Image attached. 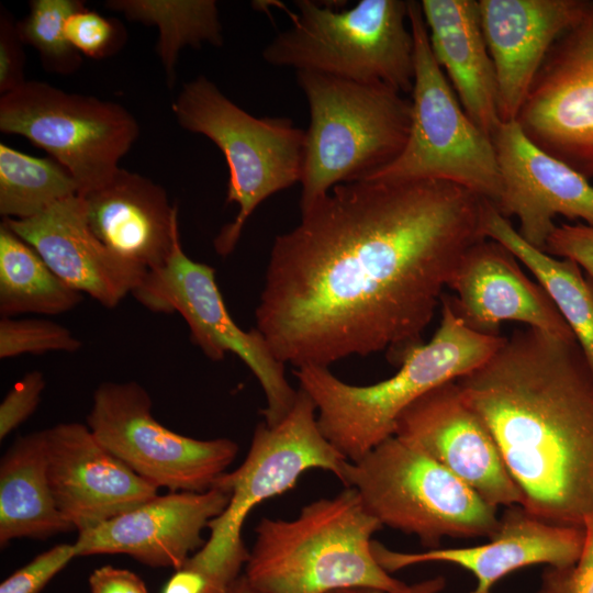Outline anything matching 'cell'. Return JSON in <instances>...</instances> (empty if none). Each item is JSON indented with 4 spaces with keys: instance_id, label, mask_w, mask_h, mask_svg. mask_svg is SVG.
Instances as JSON below:
<instances>
[{
    "instance_id": "cell-1",
    "label": "cell",
    "mask_w": 593,
    "mask_h": 593,
    "mask_svg": "<svg viewBox=\"0 0 593 593\" xmlns=\"http://www.w3.org/2000/svg\"><path fill=\"white\" fill-rule=\"evenodd\" d=\"M485 199L440 180L334 187L272 244L256 328L278 360L328 367L423 344L465 253L484 239Z\"/></svg>"
},
{
    "instance_id": "cell-2",
    "label": "cell",
    "mask_w": 593,
    "mask_h": 593,
    "mask_svg": "<svg viewBox=\"0 0 593 593\" xmlns=\"http://www.w3.org/2000/svg\"><path fill=\"white\" fill-rule=\"evenodd\" d=\"M456 381L496 440L521 506L583 527L593 516V376L577 340L516 329Z\"/></svg>"
},
{
    "instance_id": "cell-3",
    "label": "cell",
    "mask_w": 593,
    "mask_h": 593,
    "mask_svg": "<svg viewBox=\"0 0 593 593\" xmlns=\"http://www.w3.org/2000/svg\"><path fill=\"white\" fill-rule=\"evenodd\" d=\"M441 318L426 344L412 349L398 371L367 385L349 384L328 367L304 366L293 373L315 404L324 437L348 460L356 461L394 435L399 416L428 391L470 373L504 344L466 326L448 296L440 300Z\"/></svg>"
},
{
    "instance_id": "cell-4",
    "label": "cell",
    "mask_w": 593,
    "mask_h": 593,
    "mask_svg": "<svg viewBox=\"0 0 593 593\" xmlns=\"http://www.w3.org/2000/svg\"><path fill=\"white\" fill-rule=\"evenodd\" d=\"M383 526L353 488L301 508L293 519L264 517L243 573L261 593H328L366 586L399 590L376 560L372 535Z\"/></svg>"
},
{
    "instance_id": "cell-5",
    "label": "cell",
    "mask_w": 593,
    "mask_h": 593,
    "mask_svg": "<svg viewBox=\"0 0 593 593\" xmlns=\"http://www.w3.org/2000/svg\"><path fill=\"white\" fill-rule=\"evenodd\" d=\"M310 112L301 178V212L334 187L391 163L410 130L411 100L381 83L296 71Z\"/></svg>"
},
{
    "instance_id": "cell-6",
    "label": "cell",
    "mask_w": 593,
    "mask_h": 593,
    "mask_svg": "<svg viewBox=\"0 0 593 593\" xmlns=\"http://www.w3.org/2000/svg\"><path fill=\"white\" fill-rule=\"evenodd\" d=\"M347 461L324 437L315 404L299 389L288 415L273 426L258 424L242 465L215 481L213 486L230 493L228 504L209 523L204 545L183 564L203 573L216 593H222L248 560L242 537L248 514L294 488L307 470L329 471L342 481Z\"/></svg>"
},
{
    "instance_id": "cell-7",
    "label": "cell",
    "mask_w": 593,
    "mask_h": 593,
    "mask_svg": "<svg viewBox=\"0 0 593 593\" xmlns=\"http://www.w3.org/2000/svg\"><path fill=\"white\" fill-rule=\"evenodd\" d=\"M291 26L262 51L266 63L296 71L381 82L411 93L415 48L409 1L361 0L334 10L311 0L295 1Z\"/></svg>"
},
{
    "instance_id": "cell-8",
    "label": "cell",
    "mask_w": 593,
    "mask_h": 593,
    "mask_svg": "<svg viewBox=\"0 0 593 593\" xmlns=\"http://www.w3.org/2000/svg\"><path fill=\"white\" fill-rule=\"evenodd\" d=\"M342 482L358 492L382 526L416 536L430 549L445 537H491L499 525L496 507L394 435L360 459L347 461Z\"/></svg>"
},
{
    "instance_id": "cell-9",
    "label": "cell",
    "mask_w": 593,
    "mask_h": 593,
    "mask_svg": "<svg viewBox=\"0 0 593 593\" xmlns=\"http://www.w3.org/2000/svg\"><path fill=\"white\" fill-rule=\"evenodd\" d=\"M179 125L204 135L222 152L228 167L226 202L238 212L214 239L230 255L256 208L272 194L300 183L305 131L289 118H257L230 100L204 76L183 85L172 103Z\"/></svg>"
},
{
    "instance_id": "cell-10",
    "label": "cell",
    "mask_w": 593,
    "mask_h": 593,
    "mask_svg": "<svg viewBox=\"0 0 593 593\" xmlns=\"http://www.w3.org/2000/svg\"><path fill=\"white\" fill-rule=\"evenodd\" d=\"M409 18L415 48L409 135L391 163L363 179L448 181L496 205L502 183L493 141L468 116L436 61L419 1H409Z\"/></svg>"
},
{
    "instance_id": "cell-11",
    "label": "cell",
    "mask_w": 593,
    "mask_h": 593,
    "mask_svg": "<svg viewBox=\"0 0 593 593\" xmlns=\"http://www.w3.org/2000/svg\"><path fill=\"white\" fill-rule=\"evenodd\" d=\"M0 131L46 150L72 176L83 197L114 176L139 126L118 103L26 80L1 94Z\"/></svg>"
},
{
    "instance_id": "cell-12",
    "label": "cell",
    "mask_w": 593,
    "mask_h": 593,
    "mask_svg": "<svg viewBox=\"0 0 593 593\" xmlns=\"http://www.w3.org/2000/svg\"><path fill=\"white\" fill-rule=\"evenodd\" d=\"M132 295L154 313H178L187 323L191 342L210 359L234 354L261 385L267 405L265 423L273 426L291 411L295 391L286 378L284 363L276 358L262 334L244 331L232 318L213 267L188 257L180 238L167 261L147 271Z\"/></svg>"
},
{
    "instance_id": "cell-13",
    "label": "cell",
    "mask_w": 593,
    "mask_h": 593,
    "mask_svg": "<svg viewBox=\"0 0 593 593\" xmlns=\"http://www.w3.org/2000/svg\"><path fill=\"white\" fill-rule=\"evenodd\" d=\"M87 425L137 475L169 492L212 489L238 452L230 438L197 439L164 426L152 414L149 394L134 381L101 383Z\"/></svg>"
},
{
    "instance_id": "cell-14",
    "label": "cell",
    "mask_w": 593,
    "mask_h": 593,
    "mask_svg": "<svg viewBox=\"0 0 593 593\" xmlns=\"http://www.w3.org/2000/svg\"><path fill=\"white\" fill-rule=\"evenodd\" d=\"M515 121L542 150L593 178V1L551 47Z\"/></svg>"
},
{
    "instance_id": "cell-15",
    "label": "cell",
    "mask_w": 593,
    "mask_h": 593,
    "mask_svg": "<svg viewBox=\"0 0 593 593\" xmlns=\"http://www.w3.org/2000/svg\"><path fill=\"white\" fill-rule=\"evenodd\" d=\"M394 436L438 461L492 506L522 505V493L496 440L456 380L428 391L404 410Z\"/></svg>"
},
{
    "instance_id": "cell-16",
    "label": "cell",
    "mask_w": 593,
    "mask_h": 593,
    "mask_svg": "<svg viewBox=\"0 0 593 593\" xmlns=\"http://www.w3.org/2000/svg\"><path fill=\"white\" fill-rule=\"evenodd\" d=\"M502 192L496 210L515 215L519 235L546 249L561 215L593 226V186L583 175L533 143L516 121L502 122L492 136Z\"/></svg>"
},
{
    "instance_id": "cell-17",
    "label": "cell",
    "mask_w": 593,
    "mask_h": 593,
    "mask_svg": "<svg viewBox=\"0 0 593 593\" xmlns=\"http://www.w3.org/2000/svg\"><path fill=\"white\" fill-rule=\"evenodd\" d=\"M42 434L49 485L74 529L92 528L158 494L100 444L88 425L60 423Z\"/></svg>"
},
{
    "instance_id": "cell-18",
    "label": "cell",
    "mask_w": 593,
    "mask_h": 593,
    "mask_svg": "<svg viewBox=\"0 0 593 593\" xmlns=\"http://www.w3.org/2000/svg\"><path fill=\"white\" fill-rule=\"evenodd\" d=\"M228 501L230 493L215 486L205 492L157 494L78 532L74 542L77 557L119 553L148 567L178 569L204 545L202 532Z\"/></svg>"
},
{
    "instance_id": "cell-19",
    "label": "cell",
    "mask_w": 593,
    "mask_h": 593,
    "mask_svg": "<svg viewBox=\"0 0 593 593\" xmlns=\"http://www.w3.org/2000/svg\"><path fill=\"white\" fill-rule=\"evenodd\" d=\"M448 288L456 315L470 329L501 336L505 322H517L567 340L575 337L552 300L529 279L515 255L501 243L484 238L460 259Z\"/></svg>"
},
{
    "instance_id": "cell-20",
    "label": "cell",
    "mask_w": 593,
    "mask_h": 593,
    "mask_svg": "<svg viewBox=\"0 0 593 593\" xmlns=\"http://www.w3.org/2000/svg\"><path fill=\"white\" fill-rule=\"evenodd\" d=\"M584 535V527L551 524L513 505L505 507L489 541L479 546L402 552L373 540L372 551L389 573L426 562L457 564L477 579L475 589L469 593H492L496 582L518 569L573 564L581 555Z\"/></svg>"
},
{
    "instance_id": "cell-21",
    "label": "cell",
    "mask_w": 593,
    "mask_h": 593,
    "mask_svg": "<svg viewBox=\"0 0 593 593\" xmlns=\"http://www.w3.org/2000/svg\"><path fill=\"white\" fill-rule=\"evenodd\" d=\"M70 288L114 307L142 282L146 270L110 250L92 232L85 199L71 195L40 214L3 219Z\"/></svg>"
},
{
    "instance_id": "cell-22",
    "label": "cell",
    "mask_w": 593,
    "mask_h": 593,
    "mask_svg": "<svg viewBox=\"0 0 593 593\" xmlns=\"http://www.w3.org/2000/svg\"><path fill=\"white\" fill-rule=\"evenodd\" d=\"M493 61L501 122L515 121L557 40L584 15L589 0H479Z\"/></svg>"
},
{
    "instance_id": "cell-23",
    "label": "cell",
    "mask_w": 593,
    "mask_h": 593,
    "mask_svg": "<svg viewBox=\"0 0 593 593\" xmlns=\"http://www.w3.org/2000/svg\"><path fill=\"white\" fill-rule=\"evenodd\" d=\"M82 198L92 232L110 250L146 271L167 261L180 234L178 209L163 187L119 168Z\"/></svg>"
},
{
    "instance_id": "cell-24",
    "label": "cell",
    "mask_w": 593,
    "mask_h": 593,
    "mask_svg": "<svg viewBox=\"0 0 593 593\" xmlns=\"http://www.w3.org/2000/svg\"><path fill=\"white\" fill-rule=\"evenodd\" d=\"M433 55L468 116L491 138L501 125L495 70L475 0H422Z\"/></svg>"
},
{
    "instance_id": "cell-25",
    "label": "cell",
    "mask_w": 593,
    "mask_h": 593,
    "mask_svg": "<svg viewBox=\"0 0 593 593\" xmlns=\"http://www.w3.org/2000/svg\"><path fill=\"white\" fill-rule=\"evenodd\" d=\"M74 528L59 512L47 477L42 430L18 437L0 462V545L44 539Z\"/></svg>"
},
{
    "instance_id": "cell-26",
    "label": "cell",
    "mask_w": 593,
    "mask_h": 593,
    "mask_svg": "<svg viewBox=\"0 0 593 593\" xmlns=\"http://www.w3.org/2000/svg\"><path fill=\"white\" fill-rule=\"evenodd\" d=\"M482 232L510 249L546 290L571 328L593 376V280L573 260L528 244L496 208L485 201Z\"/></svg>"
},
{
    "instance_id": "cell-27",
    "label": "cell",
    "mask_w": 593,
    "mask_h": 593,
    "mask_svg": "<svg viewBox=\"0 0 593 593\" xmlns=\"http://www.w3.org/2000/svg\"><path fill=\"white\" fill-rule=\"evenodd\" d=\"M82 294L66 284L26 242L0 225V313L56 315L68 312Z\"/></svg>"
},
{
    "instance_id": "cell-28",
    "label": "cell",
    "mask_w": 593,
    "mask_h": 593,
    "mask_svg": "<svg viewBox=\"0 0 593 593\" xmlns=\"http://www.w3.org/2000/svg\"><path fill=\"white\" fill-rule=\"evenodd\" d=\"M105 7L126 19L156 25V52L169 86L175 82L179 52L184 46H222L224 38L217 3L214 0H110Z\"/></svg>"
},
{
    "instance_id": "cell-29",
    "label": "cell",
    "mask_w": 593,
    "mask_h": 593,
    "mask_svg": "<svg viewBox=\"0 0 593 593\" xmlns=\"http://www.w3.org/2000/svg\"><path fill=\"white\" fill-rule=\"evenodd\" d=\"M72 176L55 159L38 158L0 144V214L25 220L78 194Z\"/></svg>"
},
{
    "instance_id": "cell-30",
    "label": "cell",
    "mask_w": 593,
    "mask_h": 593,
    "mask_svg": "<svg viewBox=\"0 0 593 593\" xmlns=\"http://www.w3.org/2000/svg\"><path fill=\"white\" fill-rule=\"evenodd\" d=\"M80 0H33L26 18L18 22L20 37L33 46L44 68L59 75L75 72L81 55L70 45L65 34L67 19L85 9Z\"/></svg>"
},
{
    "instance_id": "cell-31",
    "label": "cell",
    "mask_w": 593,
    "mask_h": 593,
    "mask_svg": "<svg viewBox=\"0 0 593 593\" xmlns=\"http://www.w3.org/2000/svg\"><path fill=\"white\" fill-rule=\"evenodd\" d=\"M81 342L65 326L44 318L0 320V358L41 355L51 351L75 353Z\"/></svg>"
},
{
    "instance_id": "cell-32",
    "label": "cell",
    "mask_w": 593,
    "mask_h": 593,
    "mask_svg": "<svg viewBox=\"0 0 593 593\" xmlns=\"http://www.w3.org/2000/svg\"><path fill=\"white\" fill-rule=\"evenodd\" d=\"M65 34L80 55L94 59L113 54L125 41L124 29L116 20L86 8L67 19Z\"/></svg>"
},
{
    "instance_id": "cell-33",
    "label": "cell",
    "mask_w": 593,
    "mask_h": 593,
    "mask_svg": "<svg viewBox=\"0 0 593 593\" xmlns=\"http://www.w3.org/2000/svg\"><path fill=\"white\" fill-rule=\"evenodd\" d=\"M74 558V544L56 545L5 578L0 593H40Z\"/></svg>"
},
{
    "instance_id": "cell-34",
    "label": "cell",
    "mask_w": 593,
    "mask_h": 593,
    "mask_svg": "<svg viewBox=\"0 0 593 593\" xmlns=\"http://www.w3.org/2000/svg\"><path fill=\"white\" fill-rule=\"evenodd\" d=\"M584 542L578 560L568 567H548L540 593H593V516L583 525Z\"/></svg>"
},
{
    "instance_id": "cell-35",
    "label": "cell",
    "mask_w": 593,
    "mask_h": 593,
    "mask_svg": "<svg viewBox=\"0 0 593 593\" xmlns=\"http://www.w3.org/2000/svg\"><path fill=\"white\" fill-rule=\"evenodd\" d=\"M44 388L45 379L41 371H31L14 383L0 404L1 440L34 413Z\"/></svg>"
},
{
    "instance_id": "cell-36",
    "label": "cell",
    "mask_w": 593,
    "mask_h": 593,
    "mask_svg": "<svg viewBox=\"0 0 593 593\" xmlns=\"http://www.w3.org/2000/svg\"><path fill=\"white\" fill-rule=\"evenodd\" d=\"M545 251L575 261L593 280V226L583 223L557 225Z\"/></svg>"
},
{
    "instance_id": "cell-37",
    "label": "cell",
    "mask_w": 593,
    "mask_h": 593,
    "mask_svg": "<svg viewBox=\"0 0 593 593\" xmlns=\"http://www.w3.org/2000/svg\"><path fill=\"white\" fill-rule=\"evenodd\" d=\"M24 44L18 22L7 11L0 13V92L4 94L26 80L24 79Z\"/></svg>"
},
{
    "instance_id": "cell-38",
    "label": "cell",
    "mask_w": 593,
    "mask_h": 593,
    "mask_svg": "<svg viewBox=\"0 0 593 593\" xmlns=\"http://www.w3.org/2000/svg\"><path fill=\"white\" fill-rule=\"evenodd\" d=\"M90 593H148L139 575L127 569L103 566L89 577Z\"/></svg>"
},
{
    "instance_id": "cell-39",
    "label": "cell",
    "mask_w": 593,
    "mask_h": 593,
    "mask_svg": "<svg viewBox=\"0 0 593 593\" xmlns=\"http://www.w3.org/2000/svg\"><path fill=\"white\" fill-rule=\"evenodd\" d=\"M160 593H216V591L203 573L183 564L174 570Z\"/></svg>"
},
{
    "instance_id": "cell-40",
    "label": "cell",
    "mask_w": 593,
    "mask_h": 593,
    "mask_svg": "<svg viewBox=\"0 0 593 593\" xmlns=\"http://www.w3.org/2000/svg\"><path fill=\"white\" fill-rule=\"evenodd\" d=\"M445 588L446 579L441 575H437L413 584H405L403 588L393 591L366 586H351L334 590L328 593H441Z\"/></svg>"
},
{
    "instance_id": "cell-41",
    "label": "cell",
    "mask_w": 593,
    "mask_h": 593,
    "mask_svg": "<svg viewBox=\"0 0 593 593\" xmlns=\"http://www.w3.org/2000/svg\"><path fill=\"white\" fill-rule=\"evenodd\" d=\"M222 593H261L255 589L244 574L232 581Z\"/></svg>"
},
{
    "instance_id": "cell-42",
    "label": "cell",
    "mask_w": 593,
    "mask_h": 593,
    "mask_svg": "<svg viewBox=\"0 0 593 593\" xmlns=\"http://www.w3.org/2000/svg\"><path fill=\"white\" fill-rule=\"evenodd\" d=\"M538 593H540V592H538Z\"/></svg>"
}]
</instances>
